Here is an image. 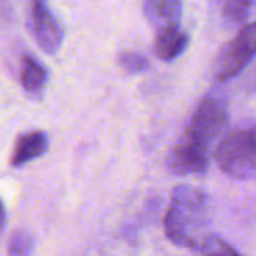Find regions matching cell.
<instances>
[{
    "instance_id": "11",
    "label": "cell",
    "mask_w": 256,
    "mask_h": 256,
    "mask_svg": "<svg viewBox=\"0 0 256 256\" xmlns=\"http://www.w3.org/2000/svg\"><path fill=\"white\" fill-rule=\"evenodd\" d=\"M254 0H225L224 16L231 24L244 22L250 14Z\"/></svg>"
},
{
    "instance_id": "10",
    "label": "cell",
    "mask_w": 256,
    "mask_h": 256,
    "mask_svg": "<svg viewBox=\"0 0 256 256\" xmlns=\"http://www.w3.org/2000/svg\"><path fill=\"white\" fill-rule=\"evenodd\" d=\"M21 86L24 92L30 96H40L44 92V87L48 81V72L34 57L26 56L22 60V69H21Z\"/></svg>"
},
{
    "instance_id": "14",
    "label": "cell",
    "mask_w": 256,
    "mask_h": 256,
    "mask_svg": "<svg viewBox=\"0 0 256 256\" xmlns=\"http://www.w3.org/2000/svg\"><path fill=\"white\" fill-rule=\"evenodd\" d=\"M118 64L129 74H141L150 68V62L146 56L134 51H124L118 54Z\"/></svg>"
},
{
    "instance_id": "2",
    "label": "cell",
    "mask_w": 256,
    "mask_h": 256,
    "mask_svg": "<svg viewBox=\"0 0 256 256\" xmlns=\"http://www.w3.org/2000/svg\"><path fill=\"white\" fill-rule=\"evenodd\" d=\"M218 166L230 177L249 182L256 174V132L255 128L237 129L224 136L216 150Z\"/></svg>"
},
{
    "instance_id": "5",
    "label": "cell",
    "mask_w": 256,
    "mask_h": 256,
    "mask_svg": "<svg viewBox=\"0 0 256 256\" xmlns=\"http://www.w3.org/2000/svg\"><path fill=\"white\" fill-rule=\"evenodd\" d=\"M30 26L40 50L46 54H56L63 42V28L46 0H30Z\"/></svg>"
},
{
    "instance_id": "1",
    "label": "cell",
    "mask_w": 256,
    "mask_h": 256,
    "mask_svg": "<svg viewBox=\"0 0 256 256\" xmlns=\"http://www.w3.org/2000/svg\"><path fill=\"white\" fill-rule=\"evenodd\" d=\"M208 196L194 186L182 184L176 188L165 216L166 237L180 248L196 250L208 236Z\"/></svg>"
},
{
    "instance_id": "12",
    "label": "cell",
    "mask_w": 256,
    "mask_h": 256,
    "mask_svg": "<svg viewBox=\"0 0 256 256\" xmlns=\"http://www.w3.org/2000/svg\"><path fill=\"white\" fill-rule=\"evenodd\" d=\"M198 250H201L202 256H240L232 246L214 234H208L202 240Z\"/></svg>"
},
{
    "instance_id": "9",
    "label": "cell",
    "mask_w": 256,
    "mask_h": 256,
    "mask_svg": "<svg viewBox=\"0 0 256 256\" xmlns=\"http://www.w3.org/2000/svg\"><path fill=\"white\" fill-rule=\"evenodd\" d=\"M154 52L160 60L170 62L184 52L189 44V36L180 27L156 30Z\"/></svg>"
},
{
    "instance_id": "8",
    "label": "cell",
    "mask_w": 256,
    "mask_h": 256,
    "mask_svg": "<svg viewBox=\"0 0 256 256\" xmlns=\"http://www.w3.org/2000/svg\"><path fill=\"white\" fill-rule=\"evenodd\" d=\"M48 150V136L40 130H33L21 135L14 147L10 164L12 166H22L42 154Z\"/></svg>"
},
{
    "instance_id": "6",
    "label": "cell",
    "mask_w": 256,
    "mask_h": 256,
    "mask_svg": "<svg viewBox=\"0 0 256 256\" xmlns=\"http://www.w3.org/2000/svg\"><path fill=\"white\" fill-rule=\"evenodd\" d=\"M166 168L176 176L204 174L208 168V154L182 138L170 152Z\"/></svg>"
},
{
    "instance_id": "4",
    "label": "cell",
    "mask_w": 256,
    "mask_h": 256,
    "mask_svg": "<svg viewBox=\"0 0 256 256\" xmlns=\"http://www.w3.org/2000/svg\"><path fill=\"white\" fill-rule=\"evenodd\" d=\"M256 50V27L254 22L242 27L238 34L218 54L213 74L218 82H226L237 76L254 58Z\"/></svg>"
},
{
    "instance_id": "13",
    "label": "cell",
    "mask_w": 256,
    "mask_h": 256,
    "mask_svg": "<svg viewBox=\"0 0 256 256\" xmlns=\"http://www.w3.org/2000/svg\"><path fill=\"white\" fill-rule=\"evenodd\" d=\"M34 240L27 231H15L8 244V256H32Z\"/></svg>"
},
{
    "instance_id": "3",
    "label": "cell",
    "mask_w": 256,
    "mask_h": 256,
    "mask_svg": "<svg viewBox=\"0 0 256 256\" xmlns=\"http://www.w3.org/2000/svg\"><path fill=\"white\" fill-rule=\"evenodd\" d=\"M228 123L230 114L226 102L219 96H207L196 106L183 140L210 154L214 144H219L224 138Z\"/></svg>"
},
{
    "instance_id": "7",
    "label": "cell",
    "mask_w": 256,
    "mask_h": 256,
    "mask_svg": "<svg viewBox=\"0 0 256 256\" xmlns=\"http://www.w3.org/2000/svg\"><path fill=\"white\" fill-rule=\"evenodd\" d=\"M182 9V0H142L144 16L156 30L180 27Z\"/></svg>"
},
{
    "instance_id": "15",
    "label": "cell",
    "mask_w": 256,
    "mask_h": 256,
    "mask_svg": "<svg viewBox=\"0 0 256 256\" xmlns=\"http://www.w3.org/2000/svg\"><path fill=\"white\" fill-rule=\"evenodd\" d=\"M4 220H6V210H4L3 201L0 200V234H2V230L4 226Z\"/></svg>"
}]
</instances>
